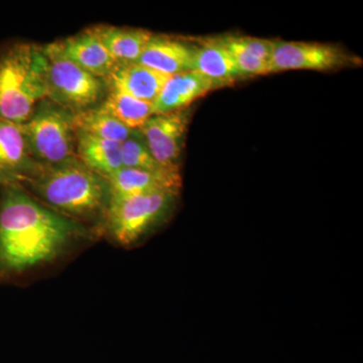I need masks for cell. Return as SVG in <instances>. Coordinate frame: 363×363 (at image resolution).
I'll return each instance as SVG.
<instances>
[{
	"label": "cell",
	"mask_w": 363,
	"mask_h": 363,
	"mask_svg": "<svg viewBox=\"0 0 363 363\" xmlns=\"http://www.w3.org/2000/svg\"><path fill=\"white\" fill-rule=\"evenodd\" d=\"M86 231L80 222L45 206L20 184L0 187V279L56 262Z\"/></svg>",
	"instance_id": "6da1fadb"
},
{
	"label": "cell",
	"mask_w": 363,
	"mask_h": 363,
	"mask_svg": "<svg viewBox=\"0 0 363 363\" xmlns=\"http://www.w3.org/2000/svg\"><path fill=\"white\" fill-rule=\"evenodd\" d=\"M21 186L45 206L78 222L104 220L111 197L108 180L78 157L52 166L40 164Z\"/></svg>",
	"instance_id": "7a4b0ae2"
},
{
	"label": "cell",
	"mask_w": 363,
	"mask_h": 363,
	"mask_svg": "<svg viewBox=\"0 0 363 363\" xmlns=\"http://www.w3.org/2000/svg\"><path fill=\"white\" fill-rule=\"evenodd\" d=\"M47 98L43 47L16 43L0 52V118L25 123Z\"/></svg>",
	"instance_id": "3957f363"
},
{
	"label": "cell",
	"mask_w": 363,
	"mask_h": 363,
	"mask_svg": "<svg viewBox=\"0 0 363 363\" xmlns=\"http://www.w3.org/2000/svg\"><path fill=\"white\" fill-rule=\"evenodd\" d=\"M179 191L133 196H111L104 216L105 231L117 245L128 247L147 238L168 219Z\"/></svg>",
	"instance_id": "277c9868"
},
{
	"label": "cell",
	"mask_w": 363,
	"mask_h": 363,
	"mask_svg": "<svg viewBox=\"0 0 363 363\" xmlns=\"http://www.w3.org/2000/svg\"><path fill=\"white\" fill-rule=\"evenodd\" d=\"M73 113L45 98L21 124L28 150L42 166L61 164L77 157Z\"/></svg>",
	"instance_id": "5b68a950"
},
{
	"label": "cell",
	"mask_w": 363,
	"mask_h": 363,
	"mask_svg": "<svg viewBox=\"0 0 363 363\" xmlns=\"http://www.w3.org/2000/svg\"><path fill=\"white\" fill-rule=\"evenodd\" d=\"M45 62L47 98L71 113L98 106L104 97L105 83L70 59L60 49L58 42L43 47Z\"/></svg>",
	"instance_id": "8992f818"
},
{
	"label": "cell",
	"mask_w": 363,
	"mask_h": 363,
	"mask_svg": "<svg viewBox=\"0 0 363 363\" xmlns=\"http://www.w3.org/2000/svg\"><path fill=\"white\" fill-rule=\"evenodd\" d=\"M352 62L345 52L328 45L274 40L271 73L288 70L326 71Z\"/></svg>",
	"instance_id": "52a82bcc"
},
{
	"label": "cell",
	"mask_w": 363,
	"mask_h": 363,
	"mask_svg": "<svg viewBox=\"0 0 363 363\" xmlns=\"http://www.w3.org/2000/svg\"><path fill=\"white\" fill-rule=\"evenodd\" d=\"M189 121L187 111L152 114L140 128L155 160L162 167L179 168Z\"/></svg>",
	"instance_id": "ba28073f"
},
{
	"label": "cell",
	"mask_w": 363,
	"mask_h": 363,
	"mask_svg": "<svg viewBox=\"0 0 363 363\" xmlns=\"http://www.w3.org/2000/svg\"><path fill=\"white\" fill-rule=\"evenodd\" d=\"M39 166L28 150L21 124L0 118V187L21 185Z\"/></svg>",
	"instance_id": "9c48e42d"
},
{
	"label": "cell",
	"mask_w": 363,
	"mask_h": 363,
	"mask_svg": "<svg viewBox=\"0 0 363 363\" xmlns=\"http://www.w3.org/2000/svg\"><path fill=\"white\" fill-rule=\"evenodd\" d=\"M111 196H133L179 191L182 186L180 169L164 168L157 171L121 168L109 177Z\"/></svg>",
	"instance_id": "30bf717a"
},
{
	"label": "cell",
	"mask_w": 363,
	"mask_h": 363,
	"mask_svg": "<svg viewBox=\"0 0 363 363\" xmlns=\"http://www.w3.org/2000/svg\"><path fill=\"white\" fill-rule=\"evenodd\" d=\"M58 45L67 58L102 80L108 77L117 66L93 28L60 40Z\"/></svg>",
	"instance_id": "8fae6325"
},
{
	"label": "cell",
	"mask_w": 363,
	"mask_h": 363,
	"mask_svg": "<svg viewBox=\"0 0 363 363\" xmlns=\"http://www.w3.org/2000/svg\"><path fill=\"white\" fill-rule=\"evenodd\" d=\"M169 77L142 64L133 63L117 65L105 80L111 89L154 104Z\"/></svg>",
	"instance_id": "7c38bea8"
},
{
	"label": "cell",
	"mask_w": 363,
	"mask_h": 363,
	"mask_svg": "<svg viewBox=\"0 0 363 363\" xmlns=\"http://www.w3.org/2000/svg\"><path fill=\"white\" fill-rule=\"evenodd\" d=\"M213 89V83L198 72L177 74L171 76L162 88L152 104V111L161 114L185 111L189 105Z\"/></svg>",
	"instance_id": "4fadbf2b"
},
{
	"label": "cell",
	"mask_w": 363,
	"mask_h": 363,
	"mask_svg": "<svg viewBox=\"0 0 363 363\" xmlns=\"http://www.w3.org/2000/svg\"><path fill=\"white\" fill-rule=\"evenodd\" d=\"M195 47L180 40L152 35L136 63L169 76L193 70Z\"/></svg>",
	"instance_id": "5bb4252c"
},
{
	"label": "cell",
	"mask_w": 363,
	"mask_h": 363,
	"mask_svg": "<svg viewBox=\"0 0 363 363\" xmlns=\"http://www.w3.org/2000/svg\"><path fill=\"white\" fill-rule=\"evenodd\" d=\"M76 154L86 167L108 179L123 168L121 143L104 140L75 130Z\"/></svg>",
	"instance_id": "9a60e30c"
},
{
	"label": "cell",
	"mask_w": 363,
	"mask_h": 363,
	"mask_svg": "<svg viewBox=\"0 0 363 363\" xmlns=\"http://www.w3.org/2000/svg\"><path fill=\"white\" fill-rule=\"evenodd\" d=\"M192 71L209 79L215 88L230 85L241 77L233 55L215 39L205 40L200 47H195Z\"/></svg>",
	"instance_id": "2e32d148"
},
{
	"label": "cell",
	"mask_w": 363,
	"mask_h": 363,
	"mask_svg": "<svg viewBox=\"0 0 363 363\" xmlns=\"http://www.w3.org/2000/svg\"><path fill=\"white\" fill-rule=\"evenodd\" d=\"M93 28L117 65L136 63L154 35V33L142 28L111 26H99Z\"/></svg>",
	"instance_id": "e0dca14e"
},
{
	"label": "cell",
	"mask_w": 363,
	"mask_h": 363,
	"mask_svg": "<svg viewBox=\"0 0 363 363\" xmlns=\"http://www.w3.org/2000/svg\"><path fill=\"white\" fill-rule=\"evenodd\" d=\"M73 124L75 130L117 143H123L133 133V130L119 123L99 105L94 108L74 114Z\"/></svg>",
	"instance_id": "ac0fdd59"
},
{
	"label": "cell",
	"mask_w": 363,
	"mask_h": 363,
	"mask_svg": "<svg viewBox=\"0 0 363 363\" xmlns=\"http://www.w3.org/2000/svg\"><path fill=\"white\" fill-rule=\"evenodd\" d=\"M99 106L133 130H140L143 123L154 114L152 104L113 89H111Z\"/></svg>",
	"instance_id": "d6986e66"
},
{
	"label": "cell",
	"mask_w": 363,
	"mask_h": 363,
	"mask_svg": "<svg viewBox=\"0 0 363 363\" xmlns=\"http://www.w3.org/2000/svg\"><path fill=\"white\" fill-rule=\"evenodd\" d=\"M121 156L123 168L157 171L162 167L152 157L147 142L140 130H133V135L121 143Z\"/></svg>",
	"instance_id": "ffe728a7"
},
{
	"label": "cell",
	"mask_w": 363,
	"mask_h": 363,
	"mask_svg": "<svg viewBox=\"0 0 363 363\" xmlns=\"http://www.w3.org/2000/svg\"><path fill=\"white\" fill-rule=\"evenodd\" d=\"M219 44L233 47L269 64L274 51V40L252 37H223L215 39Z\"/></svg>",
	"instance_id": "44dd1931"
},
{
	"label": "cell",
	"mask_w": 363,
	"mask_h": 363,
	"mask_svg": "<svg viewBox=\"0 0 363 363\" xmlns=\"http://www.w3.org/2000/svg\"><path fill=\"white\" fill-rule=\"evenodd\" d=\"M223 47H225L229 52L233 55L234 63H235L236 68L240 72L241 77L267 75V74L271 73V68H269V64L267 62L250 56L247 52L235 49V48L226 47V45H223Z\"/></svg>",
	"instance_id": "7402d4cb"
}]
</instances>
